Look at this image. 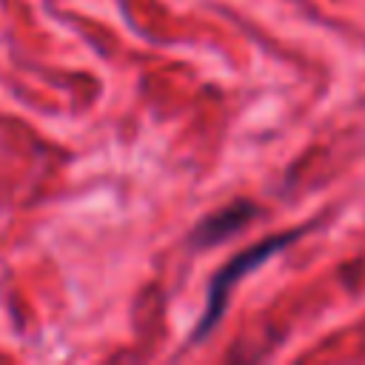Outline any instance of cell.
<instances>
[{
	"label": "cell",
	"mask_w": 365,
	"mask_h": 365,
	"mask_svg": "<svg viewBox=\"0 0 365 365\" xmlns=\"http://www.w3.org/2000/svg\"><path fill=\"white\" fill-rule=\"evenodd\" d=\"M299 234H302V228H297V231H291V234L268 237V240L257 242L254 248L242 251L240 257H234L228 265H222V268L217 271V277L211 279L208 299H205V311H202V317H200V322H197L191 339H202V336L220 322V317H222V311H225V302H228V297H231V288H234V282H237L245 271H251L254 265H259V262H265L268 257H274L279 248H285L288 242H294Z\"/></svg>",
	"instance_id": "1"
},
{
	"label": "cell",
	"mask_w": 365,
	"mask_h": 365,
	"mask_svg": "<svg viewBox=\"0 0 365 365\" xmlns=\"http://www.w3.org/2000/svg\"><path fill=\"white\" fill-rule=\"evenodd\" d=\"M254 214H257V208H254L251 202H234V205H228V208L211 214L208 220H202V222L194 228L191 242H194L197 248L217 245V242H222L225 237H231L240 225H245Z\"/></svg>",
	"instance_id": "2"
}]
</instances>
